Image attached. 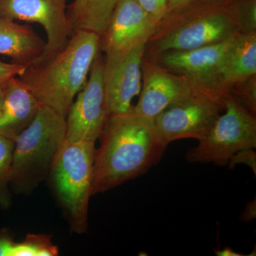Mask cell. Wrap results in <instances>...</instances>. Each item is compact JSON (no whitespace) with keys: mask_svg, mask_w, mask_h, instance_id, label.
I'll list each match as a JSON object with an SVG mask.
<instances>
[{"mask_svg":"<svg viewBox=\"0 0 256 256\" xmlns=\"http://www.w3.org/2000/svg\"><path fill=\"white\" fill-rule=\"evenodd\" d=\"M46 42L28 25L0 16V55L12 63L30 65L43 53Z\"/></svg>","mask_w":256,"mask_h":256,"instance_id":"cell-16","label":"cell"},{"mask_svg":"<svg viewBox=\"0 0 256 256\" xmlns=\"http://www.w3.org/2000/svg\"><path fill=\"white\" fill-rule=\"evenodd\" d=\"M158 24L134 0H119L100 36V50L110 54L146 44Z\"/></svg>","mask_w":256,"mask_h":256,"instance_id":"cell-13","label":"cell"},{"mask_svg":"<svg viewBox=\"0 0 256 256\" xmlns=\"http://www.w3.org/2000/svg\"><path fill=\"white\" fill-rule=\"evenodd\" d=\"M6 82L3 84H0V110H1L2 106L3 100H4L5 88H6Z\"/></svg>","mask_w":256,"mask_h":256,"instance_id":"cell-29","label":"cell"},{"mask_svg":"<svg viewBox=\"0 0 256 256\" xmlns=\"http://www.w3.org/2000/svg\"><path fill=\"white\" fill-rule=\"evenodd\" d=\"M240 33L236 0L198 1L166 15L146 43V53L152 57L166 52L194 50Z\"/></svg>","mask_w":256,"mask_h":256,"instance_id":"cell-3","label":"cell"},{"mask_svg":"<svg viewBox=\"0 0 256 256\" xmlns=\"http://www.w3.org/2000/svg\"><path fill=\"white\" fill-rule=\"evenodd\" d=\"M95 144L65 139L50 170L57 194L68 215L70 230L76 234L85 233L88 229Z\"/></svg>","mask_w":256,"mask_h":256,"instance_id":"cell-5","label":"cell"},{"mask_svg":"<svg viewBox=\"0 0 256 256\" xmlns=\"http://www.w3.org/2000/svg\"><path fill=\"white\" fill-rule=\"evenodd\" d=\"M238 35L220 43L194 50L166 52L150 58L173 73L186 76L203 94L224 100L230 92L220 85L218 68Z\"/></svg>","mask_w":256,"mask_h":256,"instance_id":"cell-8","label":"cell"},{"mask_svg":"<svg viewBox=\"0 0 256 256\" xmlns=\"http://www.w3.org/2000/svg\"><path fill=\"white\" fill-rule=\"evenodd\" d=\"M198 1L200 0H168V14L188 8Z\"/></svg>","mask_w":256,"mask_h":256,"instance_id":"cell-26","label":"cell"},{"mask_svg":"<svg viewBox=\"0 0 256 256\" xmlns=\"http://www.w3.org/2000/svg\"><path fill=\"white\" fill-rule=\"evenodd\" d=\"M238 164H246L252 168L254 174H256V154L254 149L246 150L238 152L236 154H234L230 160L228 164L229 168H235L236 165Z\"/></svg>","mask_w":256,"mask_h":256,"instance_id":"cell-24","label":"cell"},{"mask_svg":"<svg viewBox=\"0 0 256 256\" xmlns=\"http://www.w3.org/2000/svg\"><path fill=\"white\" fill-rule=\"evenodd\" d=\"M146 44L106 54L104 62V92L109 116L132 110V100L142 88V62Z\"/></svg>","mask_w":256,"mask_h":256,"instance_id":"cell-12","label":"cell"},{"mask_svg":"<svg viewBox=\"0 0 256 256\" xmlns=\"http://www.w3.org/2000/svg\"><path fill=\"white\" fill-rule=\"evenodd\" d=\"M28 65L6 63L0 60V84H5L11 79L18 77L26 70Z\"/></svg>","mask_w":256,"mask_h":256,"instance_id":"cell-23","label":"cell"},{"mask_svg":"<svg viewBox=\"0 0 256 256\" xmlns=\"http://www.w3.org/2000/svg\"><path fill=\"white\" fill-rule=\"evenodd\" d=\"M119 0H74L67 6V16L74 30L94 32L99 36L107 26Z\"/></svg>","mask_w":256,"mask_h":256,"instance_id":"cell-17","label":"cell"},{"mask_svg":"<svg viewBox=\"0 0 256 256\" xmlns=\"http://www.w3.org/2000/svg\"><path fill=\"white\" fill-rule=\"evenodd\" d=\"M96 150L92 196L117 188L156 166L168 146L154 122L133 110L109 116Z\"/></svg>","mask_w":256,"mask_h":256,"instance_id":"cell-1","label":"cell"},{"mask_svg":"<svg viewBox=\"0 0 256 256\" xmlns=\"http://www.w3.org/2000/svg\"><path fill=\"white\" fill-rule=\"evenodd\" d=\"M58 248L50 236L44 234H28L22 242H16L12 256H56Z\"/></svg>","mask_w":256,"mask_h":256,"instance_id":"cell-19","label":"cell"},{"mask_svg":"<svg viewBox=\"0 0 256 256\" xmlns=\"http://www.w3.org/2000/svg\"><path fill=\"white\" fill-rule=\"evenodd\" d=\"M156 22L160 23L168 14V0H134Z\"/></svg>","mask_w":256,"mask_h":256,"instance_id":"cell-22","label":"cell"},{"mask_svg":"<svg viewBox=\"0 0 256 256\" xmlns=\"http://www.w3.org/2000/svg\"><path fill=\"white\" fill-rule=\"evenodd\" d=\"M236 4L242 32H256V0H236Z\"/></svg>","mask_w":256,"mask_h":256,"instance_id":"cell-21","label":"cell"},{"mask_svg":"<svg viewBox=\"0 0 256 256\" xmlns=\"http://www.w3.org/2000/svg\"><path fill=\"white\" fill-rule=\"evenodd\" d=\"M141 68L142 88L133 110L153 122L170 106L196 94H204L186 76L170 72L150 57L144 56Z\"/></svg>","mask_w":256,"mask_h":256,"instance_id":"cell-10","label":"cell"},{"mask_svg":"<svg viewBox=\"0 0 256 256\" xmlns=\"http://www.w3.org/2000/svg\"><path fill=\"white\" fill-rule=\"evenodd\" d=\"M104 62L100 54L96 57L86 84L67 114L66 140L96 142L100 138L109 117L102 82Z\"/></svg>","mask_w":256,"mask_h":256,"instance_id":"cell-11","label":"cell"},{"mask_svg":"<svg viewBox=\"0 0 256 256\" xmlns=\"http://www.w3.org/2000/svg\"><path fill=\"white\" fill-rule=\"evenodd\" d=\"M256 75V32H242L227 50L218 68L222 86L232 88Z\"/></svg>","mask_w":256,"mask_h":256,"instance_id":"cell-15","label":"cell"},{"mask_svg":"<svg viewBox=\"0 0 256 256\" xmlns=\"http://www.w3.org/2000/svg\"><path fill=\"white\" fill-rule=\"evenodd\" d=\"M225 114L218 116L210 132L188 150L190 163L228 164L238 152L256 148V118L232 94L224 98Z\"/></svg>","mask_w":256,"mask_h":256,"instance_id":"cell-6","label":"cell"},{"mask_svg":"<svg viewBox=\"0 0 256 256\" xmlns=\"http://www.w3.org/2000/svg\"><path fill=\"white\" fill-rule=\"evenodd\" d=\"M66 132V118L41 104L31 124L14 140L10 188L16 193L30 194L50 174Z\"/></svg>","mask_w":256,"mask_h":256,"instance_id":"cell-4","label":"cell"},{"mask_svg":"<svg viewBox=\"0 0 256 256\" xmlns=\"http://www.w3.org/2000/svg\"><path fill=\"white\" fill-rule=\"evenodd\" d=\"M40 105L18 77L9 80L0 110V136L14 141L31 124Z\"/></svg>","mask_w":256,"mask_h":256,"instance_id":"cell-14","label":"cell"},{"mask_svg":"<svg viewBox=\"0 0 256 256\" xmlns=\"http://www.w3.org/2000/svg\"><path fill=\"white\" fill-rule=\"evenodd\" d=\"M232 94L246 108L256 114V76L237 84L230 90Z\"/></svg>","mask_w":256,"mask_h":256,"instance_id":"cell-20","label":"cell"},{"mask_svg":"<svg viewBox=\"0 0 256 256\" xmlns=\"http://www.w3.org/2000/svg\"><path fill=\"white\" fill-rule=\"evenodd\" d=\"M256 217V198L254 201L249 202L245 210L242 212L240 215V220L242 222H252L255 220Z\"/></svg>","mask_w":256,"mask_h":256,"instance_id":"cell-27","label":"cell"},{"mask_svg":"<svg viewBox=\"0 0 256 256\" xmlns=\"http://www.w3.org/2000/svg\"><path fill=\"white\" fill-rule=\"evenodd\" d=\"M224 108V100L196 94L162 111L154 120L156 134L166 146L178 140H201Z\"/></svg>","mask_w":256,"mask_h":256,"instance_id":"cell-7","label":"cell"},{"mask_svg":"<svg viewBox=\"0 0 256 256\" xmlns=\"http://www.w3.org/2000/svg\"><path fill=\"white\" fill-rule=\"evenodd\" d=\"M15 244L16 242L9 234L5 232L0 234V256H12Z\"/></svg>","mask_w":256,"mask_h":256,"instance_id":"cell-25","label":"cell"},{"mask_svg":"<svg viewBox=\"0 0 256 256\" xmlns=\"http://www.w3.org/2000/svg\"><path fill=\"white\" fill-rule=\"evenodd\" d=\"M201 2H205V1H212V0H200Z\"/></svg>","mask_w":256,"mask_h":256,"instance_id":"cell-30","label":"cell"},{"mask_svg":"<svg viewBox=\"0 0 256 256\" xmlns=\"http://www.w3.org/2000/svg\"><path fill=\"white\" fill-rule=\"evenodd\" d=\"M216 255L218 256H242L244 254H238V252H234L232 248L224 247L223 249H214Z\"/></svg>","mask_w":256,"mask_h":256,"instance_id":"cell-28","label":"cell"},{"mask_svg":"<svg viewBox=\"0 0 256 256\" xmlns=\"http://www.w3.org/2000/svg\"><path fill=\"white\" fill-rule=\"evenodd\" d=\"M14 141L0 136V207L8 208L10 204V180Z\"/></svg>","mask_w":256,"mask_h":256,"instance_id":"cell-18","label":"cell"},{"mask_svg":"<svg viewBox=\"0 0 256 256\" xmlns=\"http://www.w3.org/2000/svg\"><path fill=\"white\" fill-rule=\"evenodd\" d=\"M67 0H0V16L43 26L46 46L33 62H41L60 53L68 44L73 28L67 16Z\"/></svg>","mask_w":256,"mask_h":256,"instance_id":"cell-9","label":"cell"},{"mask_svg":"<svg viewBox=\"0 0 256 256\" xmlns=\"http://www.w3.org/2000/svg\"><path fill=\"white\" fill-rule=\"evenodd\" d=\"M100 52L98 34L74 30L64 50L48 60L30 64L18 78L40 104L66 118Z\"/></svg>","mask_w":256,"mask_h":256,"instance_id":"cell-2","label":"cell"}]
</instances>
